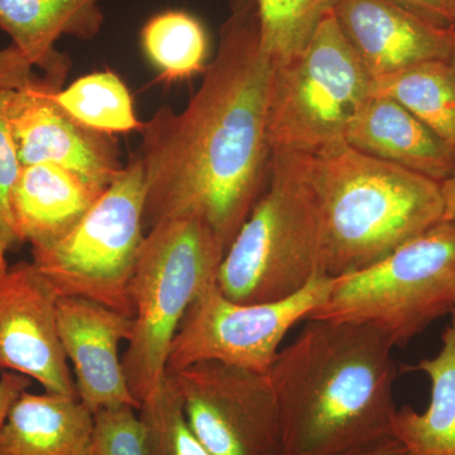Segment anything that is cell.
I'll use <instances>...</instances> for the list:
<instances>
[{"mask_svg":"<svg viewBox=\"0 0 455 455\" xmlns=\"http://www.w3.org/2000/svg\"><path fill=\"white\" fill-rule=\"evenodd\" d=\"M440 190H442L443 220L451 221L455 224V173L440 182Z\"/></svg>","mask_w":455,"mask_h":455,"instance_id":"cell-31","label":"cell"},{"mask_svg":"<svg viewBox=\"0 0 455 455\" xmlns=\"http://www.w3.org/2000/svg\"><path fill=\"white\" fill-rule=\"evenodd\" d=\"M449 64H451V68H453L455 74V28H454V36H453V49H451V59H449Z\"/></svg>","mask_w":455,"mask_h":455,"instance_id":"cell-33","label":"cell"},{"mask_svg":"<svg viewBox=\"0 0 455 455\" xmlns=\"http://www.w3.org/2000/svg\"><path fill=\"white\" fill-rule=\"evenodd\" d=\"M340 0H256L260 42L272 64L298 56Z\"/></svg>","mask_w":455,"mask_h":455,"instance_id":"cell-23","label":"cell"},{"mask_svg":"<svg viewBox=\"0 0 455 455\" xmlns=\"http://www.w3.org/2000/svg\"><path fill=\"white\" fill-rule=\"evenodd\" d=\"M92 427L79 398L26 391L0 430V455H90Z\"/></svg>","mask_w":455,"mask_h":455,"instance_id":"cell-18","label":"cell"},{"mask_svg":"<svg viewBox=\"0 0 455 455\" xmlns=\"http://www.w3.org/2000/svg\"><path fill=\"white\" fill-rule=\"evenodd\" d=\"M31 386V379L17 372H5L0 376V430L7 421L12 407Z\"/></svg>","mask_w":455,"mask_h":455,"instance_id":"cell-28","label":"cell"},{"mask_svg":"<svg viewBox=\"0 0 455 455\" xmlns=\"http://www.w3.org/2000/svg\"><path fill=\"white\" fill-rule=\"evenodd\" d=\"M334 277L317 275L304 289L283 300L238 304L221 293L217 280L194 300L167 358V373L200 362H220L266 374L287 333L324 304Z\"/></svg>","mask_w":455,"mask_h":455,"instance_id":"cell-9","label":"cell"},{"mask_svg":"<svg viewBox=\"0 0 455 455\" xmlns=\"http://www.w3.org/2000/svg\"><path fill=\"white\" fill-rule=\"evenodd\" d=\"M371 90L372 77L331 12L298 56L274 65L267 116L272 156L323 157L348 146L350 124Z\"/></svg>","mask_w":455,"mask_h":455,"instance_id":"cell-6","label":"cell"},{"mask_svg":"<svg viewBox=\"0 0 455 455\" xmlns=\"http://www.w3.org/2000/svg\"><path fill=\"white\" fill-rule=\"evenodd\" d=\"M371 95L397 101L455 148V74L449 61H425L372 80Z\"/></svg>","mask_w":455,"mask_h":455,"instance_id":"cell-20","label":"cell"},{"mask_svg":"<svg viewBox=\"0 0 455 455\" xmlns=\"http://www.w3.org/2000/svg\"><path fill=\"white\" fill-rule=\"evenodd\" d=\"M272 70L256 0H229L217 53L188 107H161L140 125L146 232L161 220L196 218L227 253L271 173Z\"/></svg>","mask_w":455,"mask_h":455,"instance_id":"cell-1","label":"cell"},{"mask_svg":"<svg viewBox=\"0 0 455 455\" xmlns=\"http://www.w3.org/2000/svg\"><path fill=\"white\" fill-rule=\"evenodd\" d=\"M314 161L326 276L370 267L443 220L440 182L427 176L349 146Z\"/></svg>","mask_w":455,"mask_h":455,"instance_id":"cell-3","label":"cell"},{"mask_svg":"<svg viewBox=\"0 0 455 455\" xmlns=\"http://www.w3.org/2000/svg\"><path fill=\"white\" fill-rule=\"evenodd\" d=\"M139 412L145 424L149 455H212L191 430L169 374L140 403Z\"/></svg>","mask_w":455,"mask_h":455,"instance_id":"cell-24","label":"cell"},{"mask_svg":"<svg viewBox=\"0 0 455 455\" xmlns=\"http://www.w3.org/2000/svg\"><path fill=\"white\" fill-rule=\"evenodd\" d=\"M167 374L191 430L212 455H283L280 409L267 374L220 362Z\"/></svg>","mask_w":455,"mask_h":455,"instance_id":"cell-10","label":"cell"},{"mask_svg":"<svg viewBox=\"0 0 455 455\" xmlns=\"http://www.w3.org/2000/svg\"><path fill=\"white\" fill-rule=\"evenodd\" d=\"M100 0H0V29L33 68L66 77L68 57L56 50L62 36L92 40L104 22Z\"/></svg>","mask_w":455,"mask_h":455,"instance_id":"cell-17","label":"cell"},{"mask_svg":"<svg viewBox=\"0 0 455 455\" xmlns=\"http://www.w3.org/2000/svg\"><path fill=\"white\" fill-rule=\"evenodd\" d=\"M334 16L372 80L420 62L451 59L455 27L392 0H340Z\"/></svg>","mask_w":455,"mask_h":455,"instance_id":"cell-14","label":"cell"},{"mask_svg":"<svg viewBox=\"0 0 455 455\" xmlns=\"http://www.w3.org/2000/svg\"><path fill=\"white\" fill-rule=\"evenodd\" d=\"M339 455H409V453L396 438L390 436V438L383 439L381 442L368 445V447Z\"/></svg>","mask_w":455,"mask_h":455,"instance_id":"cell-30","label":"cell"},{"mask_svg":"<svg viewBox=\"0 0 455 455\" xmlns=\"http://www.w3.org/2000/svg\"><path fill=\"white\" fill-rule=\"evenodd\" d=\"M347 145L442 182L455 173V148L406 108L371 95L350 124Z\"/></svg>","mask_w":455,"mask_h":455,"instance_id":"cell-15","label":"cell"},{"mask_svg":"<svg viewBox=\"0 0 455 455\" xmlns=\"http://www.w3.org/2000/svg\"><path fill=\"white\" fill-rule=\"evenodd\" d=\"M56 100L73 118L103 133L140 131L130 90L112 71L80 77L56 92Z\"/></svg>","mask_w":455,"mask_h":455,"instance_id":"cell-22","label":"cell"},{"mask_svg":"<svg viewBox=\"0 0 455 455\" xmlns=\"http://www.w3.org/2000/svg\"><path fill=\"white\" fill-rule=\"evenodd\" d=\"M440 25L455 27V0H392Z\"/></svg>","mask_w":455,"mask_h":455,"instance_id":"cell-29","label":"cell"},{"mask_svg":"<svg viewBox=\"0 0 455 455\" xmlns=\"http://www.w3.org/2000/svg\"><path fill=\"white\" fill-rule=\"evenodd\" d=\"M26 56L12 44L0 50V92H14L31 85L38 76Z\"/></svg>","mask_w":455,"mask_h":455,"instance_id":"cell-27","label":"cell"},{"mask_svg":"<svg viewBox=\"0 0 455 455\" xmlns=\"http://www.w3.org/2000/svg\"><path fill=\"white\" fill-rule=\"evenodd\" d=\"M8 94L9 92H0V235L12 250L20 244L12 215V191L22 166L8 124Z\"/></svg>","mask_w":455,"mask_h":455,"instance_id":"cell-26","label":"cell"},{"mask_svg":"<svg viewBox=\"0 0 455 455\" xmlns=\"http://www.w3.org/2000/svg\"><path fill=\"white\" fill-rule=\"evenodd\" d=\"M224 256L211 228L196 218L161 220L147 230L131 281L133 328L122 357L140 405L163 385L180 324L199 293L217 280Z\"/></svg>","mask_w":455,"mask_h":455,"instance_id":"cell-5","label":"cell"},{"mask_svg":"<svg viewBox=\"0 0 455 455\" xmlns=\"http://www.w3.org/2000/svg\"><path fill=\"white\" fill-rule=\"evenodd\" d=\"M146 179L136 152L76 227L32 262L59 298L74 296L133 317L131 281L146 236Z\"/></svg>","mask_w":455,"mask_h":455,"instance_id":"cell-8","label":"cell"},{"mask_svg":"<svg viewBox=\"0 0 455 455\" xmlns=\"http://www.w3.org/2000/svg\"><path fill=\"white\" fill-rule=\"evenodd\" d=\"M57 331L73 363L77 398L90 411L140 403L128 387L119 346L128 341L133 317L88 299H57Z\"/></svg>","mask_w":455,"mask_h":455,"instance_id":"cell-13","label":"cell"},{"mask_svg":"<svg viewBox=\"0 0 455 455\" xmlns=\"http://www.w3.org/2000/svg\"><path fill=\"white\" fill-rule=\"evenodd\" d=\"M454 310L455 224L442 220L370 267L334 277L307 320L372 325L405 347Z\"/></svg>","mask_w":455,"mask_h":455,"instance_id":"cell-7","label":"cell"},{"mask_svg":"<svg viewBox=\"0 0 455 455\" xmlns=\"http://www.w3.org/2000/svg\"><path fill=\"white\" fill-rule=\"evenodd\" d=\"M59 296L33 262L0 278V371L25 374L44 392L77 398L57 331Z\"/></svg>","mask_w":455,"mask_h":455,"instance_id":"cell-12","label":"cell"},{"mask_svg":"<svg viewBox=\"0 0 455 455\" xmlns=\"http://www.w3.org/2000/svg\"><path fill=\"white\" fill-rule=\"evenodd\" d=\"M90 455H149L139 410L124 405L94 412Z\"/></svg>","mask_w":455,"mask_h":455,"instance_id":"cell-25","label":"cell"},{"mask_svg":"<svg viewBox=\"0 0 455 455\" xmlns=\"http://www.w3.org/2000/svg\"><path fill=\"white\" fill-rule=\"evenodd\" d=\"M410 370L429 379V405L423 412L411 406L397 409L392 436L409 455H455V310L435 357L423 359Z\"/></svg>","mask_w":455,"mask_h":455,"instance_id":"cell-19","label":"cell"},{"mask_svg":"<svg viewBox=\"0 0 455 455\" xmlns=\"http://www.w3.org/2000/svg\"><path fill=\"white\" fill-rule=\"evenodd\" d=\"M394 344L372 325L307 320L267 373L283 455H339L392 436Z\"/></svg>","mask_w":455,"mask_h":455,"instance_id":"cell-2","label":"cell"},{"mask_svg":"<svg viewBox=\"0 0 455 455\" xmlns=\"http://www.w3.org/2000/svg\"><path fill=\"white\" fill-rule=\"evenodd\" d=\"M8 251V244L5 243L4 239H3L2 235H0V278L4 276L9 269L7 259H5V254H7Z\"/></svg>","mask_w":455,"mask_h":455,"instance_id":"cell-32","label":"cell"},{"mask_svg":"<svg viewBox=\"0 0 455 455\" xmlns=\"http://www.w3.org/2000/svg\"><path fill=\"white\" fill-rule=\"evenodd\" d=\"M104 191L53 164L22 167L12 191V215L20 244L46 248L64 238Z\"/></svg>","mask_w":455,"mask_h":455,"instance_id":"cell-16","label":"cell"},{"mask_svg":"<svg viewBox=\"0 0 455 455\" xmlns=\"http://www.w3.org/2000/svg\"><path fill=\"white\" fill-rule=\"evenodd\" d=\"M65 77L38 76L25 89L9 92L8 124L20 166L53 164L106 191L122 164L113 134L86 127L56 100Z\"/></svg>","mask_w":455,"mask_h":455,"instance_id":"cell-11","label":"cell"},{"mask_svg":"<svg viewBox=\"0 0 455 455\" xmlns=\"http://www.w3.org/2000/svg\"><path fill=\"white\" fill-rule=\"evenodd\" d=\"M140 44L164 82H181L205 70L208 36L188 12L169 9L149 18L140 31Z\"/></svg>","mask_w":455,"mask_h":455,"instance_id":"cell-21","label":"cell"},{"mask_svg":"<svg viewBox=\"0 0 455 455\" xmlns=\"http://www.w3.org/2000/svg\"><path fill=\"white\" fill-rule=\"evenodd\" d=\"M322 250L314 157L274 155L267 187L221 260L218 287L238 304L283 300L323 275Z\"/></svg>","mask_w":455,"mask_h":455,"instance_id":"cell-4","label":"cell"}]
</instances>
